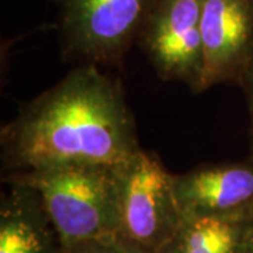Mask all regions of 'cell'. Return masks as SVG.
Wrapping results in <instances>:
<instances>
[{
    "instance_id": "cell-1",
    "label": "cell",
    "mask_w": 253,
    "mask_h": 253,
    "mask_svg": "<svg viewBox=\"0 0 253 253\" xmlns=\"http://www.w3.org/2000/svg\"><path fill=\"white\" fill-rule=\"evenodd\" d=\"M1 174L72 162L117 163L135 154V121L121 82L78 65L23 103L1 128Z\"/></svg>"
},
{
    "instance_id": "cell-2",
    "label": "cell",
    "mask_w": 253,
    "mask_h": 253,
    "mask_svg": "<svg viewBox=\"0 0 253 253\" xmlns=\"http://www.w3.org/2000/svg\"><path fill=\"white\" fill-rule=\"evenodd\" d=\"M118 163L72 162L4 173L44 201L62 245L118 232Z\"/></svg>"
},
{
    "instance_id": "cell-3",
    "label": "cell",
    "mask_w": 253,
    "mask_h": 253,
    "mask_svg": "<svg viewBox=\"0 0 253 253\" xmlns=\"http://www.w3.org/2000/svg\"><path fill=\"white\" fill-rule=\"evenodd\" d=\"M65 59L79 65L123 62L159 0H58Z\"/></svg>"
},
{
    "instance_id": "cell-4",
    "label": "cell",
    "mask_w": 253,
    "mask_h": 253,
    "mask_svg": "<svg viewBox=\"0 0 253 253\" xmlns=\"http://www.w3.org/2000/svg\"><path fill=\"white\" fill-rule=\"evenodd\" d=\"M118 234L154 252L180 224L174 174L142 148L118 163Z\"/></svg>"
},
{
    "instance_id": "cell-5",
    "label": "cell",
    "mask_w": 253,
    "mask_h": 253,
    "mask_svg": "<svg viewBox=\"0 0 253 253\" xmlns=\"http://www.w3.org/2000/svg\"><path fill=\"white\" fill-rule=\"evenodd\" d=\"M203 3L159 0L136 42L161 79L183 82L194 93H200L204 66Z\"/></svg>"
},
{
    "instance_id": "cell-6",
    "label": "cell",
    "mask_w": 253,
    "mask_h": 253,
    "mask_svg": "<svg viewBox=\"0 0 253 253\" xmlns=\"http://www.w3.org/2000/svg\"><path fill=\"white\" fill-rule=\"evenodd\" d=\"M200 93L219 83L239 84L253 56V0H204Z\"/></svg>"
},
{
    "instance_id": "cell-7",
    "label": "cell",
    "mask_w": 253,
    "mask_h": 253,
    "mask_svg": "<svg viewBox=\"0 0 253 253\" xmlns=\"http://www.w3.org/2000/svg\"><path fill=\"white\" fill-rule=\"evenodd\" d=\"M183 214L235 215L253 211V156L244 161L203 165L174 174Z\"/></svg>"
},
{
    "instance_id": "cell-8",
    "label": "cell",
    "mask_w": 253,
    "mask_h": 253,
    "mask_svg": "<svg viewBox=\"0 0 253 253\" xmlns=\"http://www.w3.org/2000/svg\"><path fill=\"white\" fill-rule=\"evenodd\" d=\"M0 199V253H62V241L38 191L6 183Z\"/></svg>"
},
{
    "instance_id": "cell-9",
    "label": "cell",
    "mask_w": 253,
    "mask_h": 253,
    "mask_svg": "<svg viewBox=\"0 0 253 253\" xmlns=\"http://www.w3.org/2000/svg\"><path fill=\"white\" fill-rule=\"evenodd\" d=\"M253 231V211L235 215L183 214L156 253H239Z\"/></svg>"
},
{
    "instance_id": "cell-10",
    "label": "cell",
    "mask_w": 253,
    "mask_h": 253,
    "mask_svg": "<svg viewBox=\"0 0 253 253\" xmlns=\"http://www.w3.org/2000/svg\"><path fill=\"white\" fill-rule=\"evenodd\" d=\"M62 253H156L129 241L121 234L82 239L62 246Z\"/></svg>"
},
{
    "instance_id": "cell-11",
    "label": "cell",
    "mask_w": 253,
    "mask_h": 253,
    "mask_svg": "<svg viewBox=\"0 0 253 253\" xmlns=\"http://www.w3.org/2000/svg\"><path fill=\"white\" fill-rule=\"evenodd\" d=\"M239 86L242 87L248 101L249 117H251V126H249V139H251V156H253V56L248 65L246 71L242 75Z\"/></svg>"
},
{
    "instance_id": "cell-12",
    "label": "cell",
    "mask_w": 253,
    "mask_h": 253,
    "mask_svg": "<svg viewBox=\"0 0 253 253\" xmlns=\"http://www.w3.org/2000/svg\"><path fill=\"white\" fill-rule=\"evenodd\" d=\"M239 253H253V231L251 232V235L248 236V239L245 241L244 246L241 248Z\"/></svg>"
}]
</instances>
